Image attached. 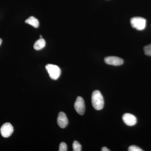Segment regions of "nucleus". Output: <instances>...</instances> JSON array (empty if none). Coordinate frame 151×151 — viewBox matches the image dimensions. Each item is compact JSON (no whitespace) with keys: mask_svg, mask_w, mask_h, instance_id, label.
Here are the masks:
<instances>
[{"mask_svg":"<svg viewBox=\"0 0 151 151\" xmlns=\"http://www.w3.org/2000/svg\"><path fill=\"white\" fill-rule=\"evenodd\" d=\"M59 151H67V145L65 142H61L60 144Z\"/></svg>","mask_w":151,"mask_h":151,"instance_id":"13","label":"nucleus"},{"mask_svg":"<svg viewBox=\"0 0 151 151\" xmlns=\"http://www.w3.org/2000/svg\"><path fill=\"white\" fill-rule=\"evenodd\" d=\"M73 149L74 151H81V146L80 143L75 141L73 143Z\"/></svg>","mask_w":151,"mask_h":151,"instance_id":"11","label":"nucleus"},{"mask_svg":"<svg viewBox=\"0 0 151 151\" xmlns=\"http://www.w3.org/2000/svg\"><path fill=\"white\" fill-rule=\"evenodd\" d=\"M74 107L76 111L78 114L83 115L84 114L85 110V103L82 97L79 96L76 98Z\"/></svg>","mask_w":151,"mask_h":151,"instance_id":"4","label":"nucleus"},{"mask_svg":"<svg viewBox=\"0 0 151 151\" xmlns=\"http://www.w3.org/2000/svg\"><path fill=\"white\" fill-rule=\"evenodd\" d=\"M0 131L3 137L8 138L14 132L13 127L10 123H6L2 126Z\"/></svg>","mask_w":151,"mask_h":151,"instance_id":"5","label":"nucleus"},{"mask_svg":"<svg viewBox=\"0 0 151 151\" xmlns=\"http://www.w3.org/2000/svg\"><path fill=\"white\" fill-rule=\"evenodd\" d=\"M45 68L51 79L57 80L59 78L61 74V70L58 66L53 64H48L46 65Z\"/></svg>","mask_w":151,"mask_h":151,"instance_id":"2","label":"nucleus"},{"mask_svg":"<svg viewBox=\"0 0 151 151\" xmlns=\"http://www.w3.org/2000/svg\"><path fill=\"white\" fill-rule=\"evenodd\" d=\"M123 121L128 126H134L137 123V119L134 115L130 113H125L122 117Z\"/></svg>","mask_w":151,"mask_h":151,"instance_id":"7","label":"nucleus"},{"mask_svg":"<svg viewBox=\"0 0 151 151\" xmlns=\"http://www.w3.org/2000/svg\"><path fill=\"white\" fill-rule=\"evenodd\" d=\"M104 60L106 64L115 66L122 65L124 63L122 58L116 56L107 57L105 58Z\"/></svg>","mask_w":151,"mask_h":151,"instance_id":"6","label":"nucleus"},{"mask_svg":"<svg viewBox=\"0 0 151 151\" xmlns=\"http://www.w3.org/2000/svg\"><path fill=\"white\" fill-rule=\"evenodd\" d=\"M144 49L145 54L146 55L151 56V44L145 46Z\"/></svg>","mask_w":151,"mask_h":151,"instance_id":"12","label":"nucleus"},{"mask_svg":"<svg viewBox=\"0 0 151 151\" xmlns=\"http://www.w3.org/2000/svg\"><path fill=\"white\" fill-rule=\"evenodd\" d=\"M128 150L129 151H142L143 150L137 146L132 145L129 147Z\"/></svg>","mask_w":151,"mask_h":151,"instance_id":"14","label":"nucleus"},{"mask_svg":"<svg viewBox=\"0 0 151 151\" xmlns=\"http://www.w3.org/2000/svg\"><path fill=\"white\" fill-rule=\"evenodd\" d=\"M68 121L66 114L63 112H60L57 118V124L60 128H65L68 124Z\"/></svg>","mask_w":151,"mask_h":151,"instance_id":"8","label":"nucleus"},{"mask_svg":"<svg viewBox=\"0 0 151 151\" xmlns=\"http://www.w3.org/2000/svg\"><path fill=\"white\" fill-rule=\"evenodd\" d=\"M92 103L93 108L98 111L102 110L104 107V98L101 92L98 90H95L92 93Z\"/></svg>","mask_w":151,"mask_h":151,"instance_id":"1","label":"nucleus"},{"mask_svg":"<svg viewBox=\"0 0 151 151\" xmlns=\"http://www.w3.org/2000/svg\"><path fill=\"white\" fill-rule=\"evenodd\" d=\"M102 151H110V150H109V149L107 148L106 147H103L102 148Z\"/></svg>","mask_w":151,"mask_h":151,"instance_id":"15","label":"nucleus"},{"mask_svg":"<svg viewBox=\"0 0 151 151\" xmlns=\"http://www.w3.org/2000/svg\"><path fill=\"white\" fill-rule=\"evenodd\" d=\"M2 42V40L0 38V45L1 44Z\"/></svg>","mask_w":151,"mask_h":151,"instance_id":"16","label":"nucleus"},{"mask_svg":"<svg viewBox=\"0 0 151 151\" xmlns=\"http://www.w3.org/2000/svg\"><path fill=\"white\" fill-rule=\"evenodd\" d=\"M25 23L31 25L35 28L38 27L39 26V22L38 20L35 18V17H29L28 19L26 20Z\"/></svg>","mask_w":151,"mask_h":151,"instance_id":"10","label":"nucleus"},{"mask_svg":"<svg viewBox=\"0 0 151 151\" xmlns=\"http://www.w3.org/2000/svg\"><path fill=\"white\" fill-rule=\"evenodd\" d=\"M146 22V19L141 17H134L131 19V24L132 27L139 31L145 29Z\"/></svg>","mask_w":151,"mask_h":151,"instance_id":"3","label":"nucleus"},{"mask_svg":"<svg viewBox=\"0 0 151 151\" xmlns=\"http://www.w3.org/2000/svg\"><path fill=\"white\" fill-rule=\"evenodd\" d=\"M45 45V41L44 39L40 38L37 40L34 45V48L35 50H39L42 49Z\"/></svg>","mask_w":151,"mask_h":151,"instance_id":"9","label":"nucleus"}]
</instances>
